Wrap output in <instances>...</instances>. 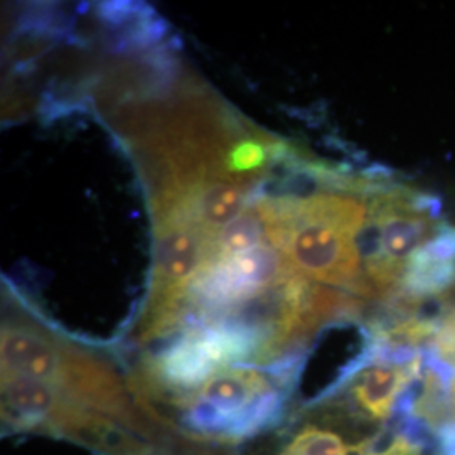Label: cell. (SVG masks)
<instances>
[{
  "instance_id": "6da1fadb",
  "label": "cell",
  "mask_w": 455,
  "mask_h": 455,
  "mask_svg": "<svg viewBox=\"0 0 455 455\" xmlns=\"http://www.w3.org/2000/svg\"><path fill=\"white\" fill-rule=\"evenodd\" d=\"M359 186L323 191L307 199L268 208L265 228L270 242L283 251L293 275L344 289L374 300L359 255V233L370 216V201Z\"/></svg>"
},
{
  "instance_id": "7a4b0ae2",
  "label": "cell",
  "mask_w": 455,
  "mask_h": 455,
  "mask_svg": "<svg viewBox=\"0 0 455 455\" xmlns=\"http://www.w3.org/2000/svg\"><path fill=\"white\" fill-rule=\"evenodd\" d=\"M267 228L257 212H243L235 218L212 243V257L218 261L231 260L261 246Z\"/></svg>"
},
{
  "instance_id": "3957f363",
  "label": "cell",
  "mask_w": 455,
  "mask_h": 455,
  "mask_svg": "<svg viewBox=\"0 0 455 455\" xmlns=\"http://www.w3.org/2000/svg\"><path fill=\"white\" fill-rule=\"evenodd\" d=\"M370 455H439L435 447H428L403 435L395 423L387 428L379 443Z\"/></svg>"
}]
</instances>
